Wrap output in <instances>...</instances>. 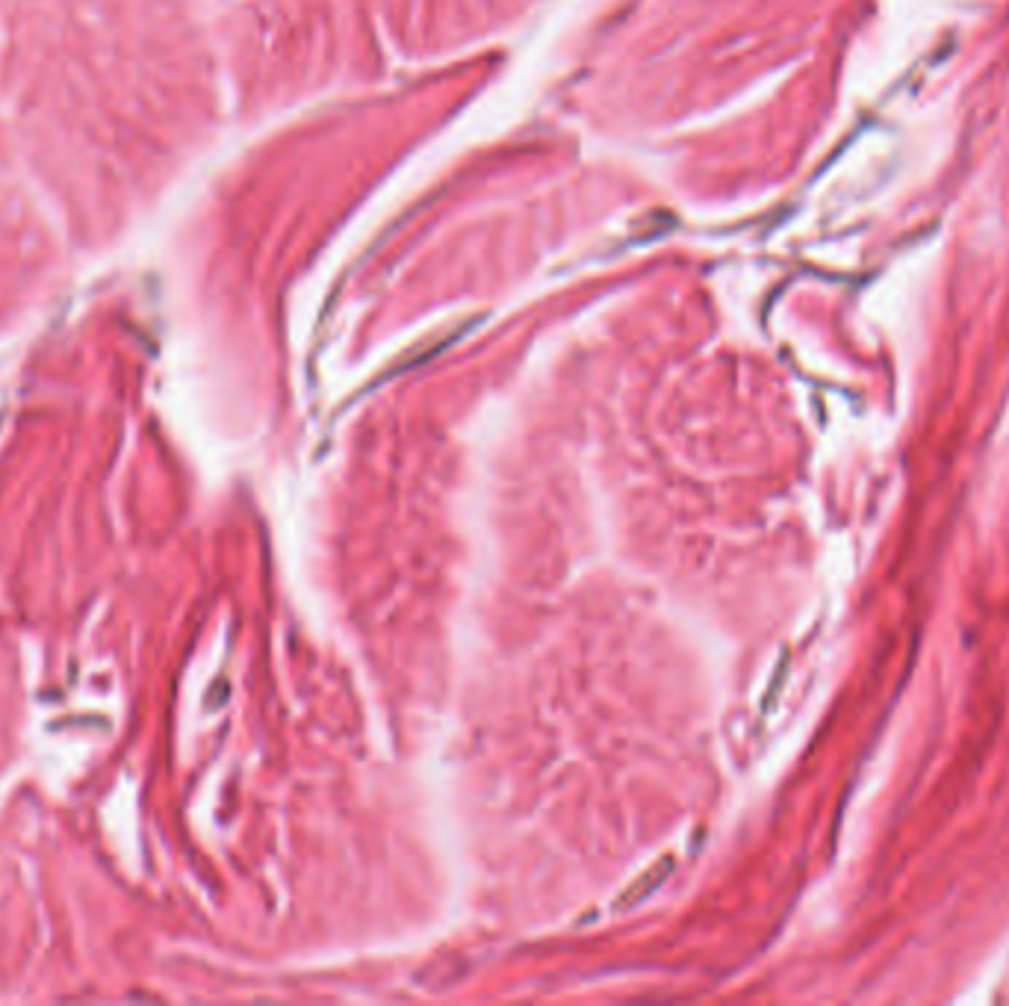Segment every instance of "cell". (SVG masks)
Here are the masks:
<instances>
[{"label": "cell", "mask_w": 1009, "mask_h": 1006, "mask_svg": "<svg viewBox=\"0 0 1009 1006\" xmlns=\"http://www.w3.org/2000/svg\"><path fill=\"white\" fill-rule=\"evenodd\" d=\"M667 871H673V859L658 862V868L653 871V874H647V877H640L638 883H635V886H632L629 892H626V895H623L620 901H617V906H632V904H638V901H644V897H647L649 892H653V888H656L658 883L665 879Z\"/></svg>", "instance_id": "1"}]
</instances>
